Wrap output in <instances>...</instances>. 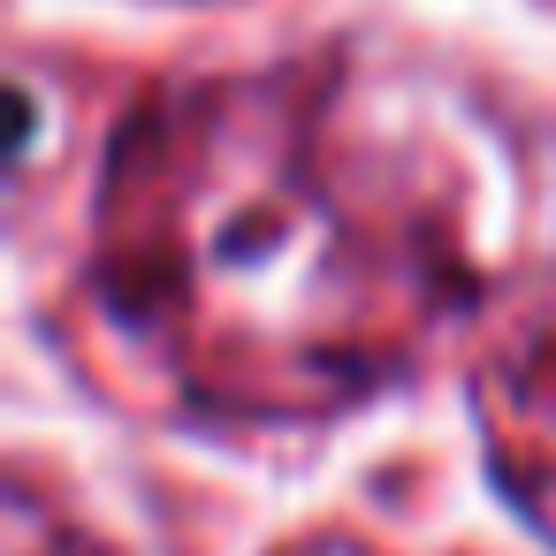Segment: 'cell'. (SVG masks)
I'll return each mask as SVG.
<instances>
[{
    "label": "cell",
    "mask_w": 556,
    "mask_h": 556,
    "mask_svg": "<svg viewBox=\"0 0 556 556\" xmlns=\"http://www.w3.org/2000/svg\"><path fill=\"white\" fill-rule=\"evenodd\" d=\"M495 419H503V434L556 480V298L518 328V343H510V358H503V374H495Z\"/></svg>",
    "instance_id": "cell-2"
},
{
    "label": "cell",
    "mask_w": 556,
    "mask_h": 556,
    "mask_svg": "<svg viewBox=\"0 0 556 556\" xmlns=\"http://www.w3.org/2000/svg\"><path fill=\"white\" fill-rule=\"evenodd\" d=\"M480 199L465 130L366 70L199 77L108 153L100 282L206 389H358L472 298Z\"/></svg>",
    "instance_id": "cell-1"
}]
</instances>
